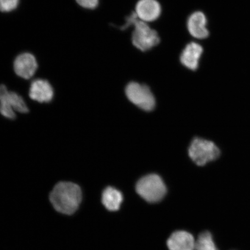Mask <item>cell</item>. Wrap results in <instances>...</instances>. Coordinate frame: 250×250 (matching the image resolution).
<instances>
[{
    "label": "cell",
    "mask_w": 250,
    "mask_h": 250,
    "mask_svg": "<svg viewBox=\"0 0 250 250\" xmlns=\"http://www.w3.org/2000/svg\"><path fill=\"white\" fill-rule=\"evenodd\" d=\"M194 237L189 232L178 230L171 234L167 245L169 250H195Z\"/></svg>",
    "instance_id": "obj_10"
},
{
    "label": "cell",
    "mask_w": 250,
    "mask_h": 250,
    "mask_svg": "<svg viewBox=\"0 0 250 250\" xmlns=\"http://www.w3.org/2000/svg\"><path fill=\"white\" fill-rule=\"evenodd\" d=\"M78 4L86 9H93L98 7L99 0H76Z\"/></svg>",
    "instance_id": "obj_17"
},
{
    "label": "cell",
    "mask_w": 250,
    "mask_h": 250,
    "mask_svg": "<svg viewBox=\"0 0 250 250\" xmlns=\"http://www.w3.org/2000/svg\"><path fill=\"white\" fill-rule=\"evenodd\" d=\"M195 250H218L210 232L205 231L199 234L196 240Z\"/></svg>",
    "instance_id": "obj_14"
},
{
    "label": "cell",
    "mask_w": 250,
    "mask_h": 250,
    "mask_svg": "<svg viewBox=\"0 0 250 250\" xmlns=\"http://www.w3.org/2000/svg\"><path fill=\"white\" fill-rule=\"evenodd\" d=\"M161 12V6L156 0H140L136 5L137 17L146 23L158 20Z\"/></svg>",
    "instance_id": "obj_8"
},
{
    "label": "cell",
    "mask_w": 250,
    "mask_h": 250,
    "mask_svg": "<svg viewBox=\"0 0 250 250\" xmlns=\"http://www.w3.org/2000/svg\"><path fill=\"white\" fill-rule=\"evenodd\" d=\"M126 94L131 102L144 110L151 111L155 107L154 97L146 85L131 83L126 87Z\"/></svg>",
    "instance_id": "obj_5"
},
{
    "label": "cell",
    "mask_w": 250,
    "mask_h": 250,
    "mask_svg": "<svg viewBox=\"0 0 250 250\" xmlns=\"http://www.w3.org/2000/svg\"><path fill=\"white\" fill-rule=\"evenodd\" d=\"M133 26L132 36L133 44L141 51H147L160 42L157 31L151 29L148 24L137 17L135 12H132L126 18V23L121 26V30H125Z\"/></svg>",
    "instance_id": "obj_2"
},
{
    "label": "cell",
    "mask_w": 250,
    "mask_h": 250,
    "mask_svg": "<svg viewBox=\"0 0 250 250\" xmlns=\"http://www.w3.org/2000/svg\"><path fill=\"white\" fill-rule=\"evenodd\" d=\"M124 197L122 193L114 187H108L103 190L102 202L108 210L116 211L120 208Z\"/></svg>",
    "instance_id": "obj_13"
},
{
    "label": "cell",
    "mask_w": 250,
    "mask_h": 250,
    "mask_svg": "<svg viewBox=\"0 0 250 250\" xmlns=\"http://www.w3.org/2000/svg\"><path fill=\"white\" fill-rule=\"evenodd\" d=\"M0 113L9 120H14L16 118L15 111L13 108L4 101H0Z\"/></svg>",
    "instance_id": "obj_15"
},
{
    "label": "cell",
    "mask_w": 250,
    "mask_h": 250,
    "mask_svg": "<svg viewBox=\"0 0 250 250\" xmlns=\"http://www.w3.org/2000/svg\"><path fill=\"white\" fill-rule=\"evenodd\" d=\"M0 101L8 103L15 112L23 114L29 112L23 99L17 93L8 91L7 87L4 85H0Z\"/></svg>",
    "instance_id": "obj_12"
},
{
    "label": "cell",
    "mask_w": 250,
    "mask_h": 250,
    "mask_svg": "<svg viewBox=\"0 0 250 250\" xmlns=\"http://www.w3.org/2000/svg\"><path fill=\"white\" fill-rule=\"evenodd\" d=\"M203 52L202 46L199 43L194 42L188 43L181 53V63L189 70H196L199 66Z\"/></svg>",
    "instance_id": "obj_11"
},
{
    "label": "cell",
    "mask_w": 250,
    "mask_h": 250,
    "mask_svg": "<svg viewBox=\"0 0 250 250\" xmlns=\"http://www.w3.org/2000/svg\"><path fill=\"white\" fill-rule=\"evenodd\" d=\"M29 96L33 101L39 103H49L54 98V90L48 81L37 79L31 83Z\"/></svg>",
    "instance_id": "obj_7"
},
{
    "label": "cell",
    "mask_w": 250,
    "mask_h": 250,
    "mask_svg": "<svg viewBox=\"0 0 250 250\" xmlns=\"http://www.w3.org/2000/svg\"><path fill=\"white\" fill-rule=\"evenodd\" d=\"M207 18L203 12H193L188 19L187 29L190 35L197 39H205L209 35L208 30L206 27Z\"/></svg>",
    "instance_id": "obj_9"
},
{
    "label": "cell",
    "mask_w": 250,
    "mask_h": 250,
    "mask_svg": "<svg viewBox=\"0 0 250 250\" xmlns=\"http://www.w3.org/2000/svg\"><path fill=\"white\" fill-rule=\"evenodd\" d=\"M188 153L193 162L199 167L216 160L221 154L220 149L213 142L201 138L193 140Z\"/></svg>",
    "instance_id": "obj_4"
},
{
    "label": "cell",
    "mask_w": 250,
    "mask_h": 250,
    "mask_svg": "<svg viewBox=\"0 0 250 250\" xmlns=\"http://www.w3.org/2000/svg\"><path fill=\"white\" fill-rule=\"evenodd\" d=\"M14 67L15 72L18 76L28 80L36 73L38 64L32 54L24 53L16 58Z\"/></svg>",
    "instance_id": "obj_6"
},
{
    "label": "cell",
    "mask_w": 250,
    "mask_h": 250,
    "mask_svg": "<svg viewBox=\"0 0 250 250\" xmlns=\"http://www.w3.org/2000/svg\"><path fill=\"white\" fill-rule=\"evenodd\" d=\"M20 0H0V11L9 12L18 7Z\"/></svg>",
    "instance_id": "obj_16"
},
{
    "label": "cell",
    "mask_w": 250,
    "mask_h": 250,
    "mask_svg": "<svg viewBox=\"0 0 250 250\" xmlns=\"http://www.w3.org/2000/svg\"><path fill=\"white\" fill-rule=\"evenodd\" d=\"M137 193L146 201L154 203L160 202L167 192V187L161 177L157 174L147 175L137 182Z\"/></svg>",
    "instance_id": "obj_3"
},
{
    "label": "cell",
    "mask_w": 250,
    "mask_h": 250,
    "mask_svg": "<svg viewBox=\"0 0 250 250\" xmlns=\"http://www.w3.org/2000/svg\"><path fill=\"white\" fill-rule=\"evenodd\" d=\"M82 199L80 187L67 181H62L56 184L49 195L50 202L55 210L68 215L76 212Z\"/></svg>",
    "instance_id": "obj_1"
}]
</instances>
